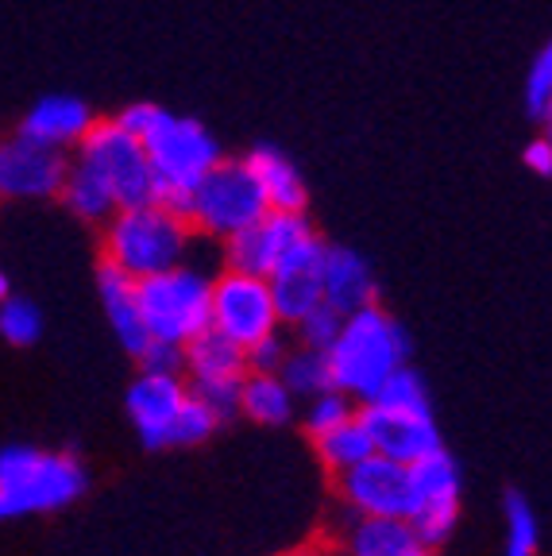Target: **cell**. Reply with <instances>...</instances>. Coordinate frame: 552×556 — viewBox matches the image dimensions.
I'll list each match as a JSON object with an SVG mask.
<instances>
[{
  "instance_id": "cell-1",
  "label": "cell",
  "mask_w": 552,
  "mask_h": 556,
  "mask_svg": "<svg viewBox=\"0 0 552 556\" xmlns=\"http://www.w3.org/2000/svg\"><path fill=\"white\" fill-rule=\"evenodd\" d=\"M198 232L181 208L151 198L116 208L101 225V263L124 270L128 278H147L186 263Z\"/></svg>"
},
{
  "instance_id": "cell-2",
  "label": "cell",
  "mask_w": 552,
  "mask_h": 556,
  "mask_svg": "<svg viewBox=\"0 0 552 556\" xmlns=\"http://www.w3.org/2000/svg\"><path fill=\"white\" fill-rule=\"evenodd\" d=\"M406 329L382 309L379 302L348 313L337 340L328 344V371L333 387L352 394L355 402H372L382 382L406 364Z\"/></svg>"
},
{
  "instance_id": "cell-3",
  "label": "cell",
  "mask_w": 552,
  "mask_h": 556,
  "mask_svg": "<svg viewBox=\"0 0 552 556\" xmlns=\"http://www.w3.org/2000/svg\"><path fill=\"white\" fill-rule=\"evenodd\" d=\"M89 486L86 464L74 452H47L35 444L0 448V514L32 518V514L66 510Z\"/></svg>"
},
{
  "instance_id": "cell-4",
  "label": "cell",
  "mask_w": 552,
  "mask_h": 556,
  "mask_svg": "<svg viewBox=\"0 0 552 556\" xmlns=\"http://www.w3.org/2000/svg\"><path fill=\"white\" fill-rule=\"evenodd\" d=\"M143 148L151 159V170H155V198L181 208V213L190 205V193L201 186V178L225 159V151L205 124L193 116H174L166 109L143 131Z\"/></svg>"
},
{
  "instance_id": "cell-5",
  "label": "cell",
  "mask_w": 552,
  "mask_h": 556,
  "mask_svg": "<svg viewBox=\"0 0 552 556\" xmlns=\"http://www.w3.org/2000/svg\"><path fill=\"white\" fill-rule=\"evenodd\" d=\"M136 302L143 329L159 344L186 348L209 329L213 313V275L190 263H178L159 275L136 278Z\"/></svg>"
},
{
  "instance_id": "cell-6",
  "label": "cell",
  "mask_w": 552,
  "mask_h": 556,
  "mask_svg": "<svg viewBox=\"0 0 552 556\" xmlns=\"http://www.w3.org/2000/svg\"><path fill=\"white\" fill-rule=\"evenodd\" d=\"M263 213H267V201H263L260 182L251 178L243 159H221L201 178V186L190 193V205H186L193 232L221 243L240 228H248L251 220H260Z\"/></svg>"
},
{
  "instance_id": "cell-7",
  "label": "cell",
  "mask_w": 552,
  "mask_h": 556,
  "mask_svg": "<svg viewBox=\"0 0 552 556\" xmlns=\"http://www.w3.org/2000/svg\"><path fill=\"white\" fill-rule=\"evenodd\" d=\"M70 155L81 159V163L101 174L104 182H109V190H113L116 208L155 198V170H151L143 139L124 128L116 116L93 121V128L86 131V139Z\"/></svg>"
},
{
  "instance_id": "cell-8",
  "label": "cell",
  "mask_w": 552,
  "mask_h": 556,
  "mask_svg": "<svg viewBox=\"0 0 552 556\" xmlns=\"http://www.w3.org/2000/svg\"><path fill=\"white\" fill-rule=\"evenodd\" d=\"M283 317H278L275 290L263 275L251 270L225 267L213 275V313H209V329L228 337L248 352L251 344H260L263 337L278 332Z\"/></svg>"
},
{
  "instance_id": "cell-9",
  "label": "cell",
  "mask_w": 552,
  "mask_h": 556,
  "mask_svg": "<svg viewBox=\"0 0 552 556\" xmlns=\"http://www.w3.org/2000/svg\"><path fill=\"white\" fill-rule=\"evenodd\" d=\"M460 518V468L449 452L437 448L410 464V530L417 545H440L449 541Z\"/></svg>"
},
{
  "instance_id": "cell-10",
  "label": "cell",
  "mask_w": 552,
  "mask_h": 556,
  "mask_svg": "<svg viewBox=\"0 0 552 556\" xmlns=\"http://www.w3.org/2000/svg\"><path fill=\"white\" fill-rule=\"evenodd\" d=\"M181 371L190 375V391L213 409L221 421L240 414V382L248 375V352L221 337L216 329H205L186 344V364Z\"/></svg>"
},
{
  "instance_id": "cell-11",
  "label": "cell",
  "mask_w": 552,
  "mask_h": 556,
  "mask_svg": "<svg viewBox=\"0 0 552 556\" xmlns=\"http://www.w3.org/2000/svg\"><path fill=\"white\" fill-rule=\"evenodd\" d=\"M70 170L66 151L35 143L27 136H9L0 143V198L4 201H47L59 198Z\"/></svg>"
},
{
  "instance_id": "cell-12",
  "label": "cell",
  "mask_w": 552,
  "mask_h": 556,
  "mask_svg": "<svg viewBox=\"0 0 552 556\" xmlns=\"http://www.w3.org/2000/svg\"><path fill=\"white\" fill-rule=\"evenodd\" d=\"M337 479L340 503L352 514H387V518L410 514V464H398L375 452L355 468L340 471Z\"/></svg>"
},
{
  "instance_id": "cell-13",
  "label": "cell",
  "mask_w": 552,
  "mask_h": 556,
  "mask_svg": "<svg viewBox=\"0 0 552 556\" xmlns=\"http://www.w3.org/2000/svg\"><path fill=\"white\" fill-rule=\"evenodd\" d=\"M310 232H313V225L305 220V213H278V208H267L260 220H251L248 228H240V232L225 240L228 267L267 278L271 270L283 263V255L290 252L293 243L305 240Z\"/></svg>"
},
{
  "instance_id": "cell-14",
  "label": "cell",
  "mask_w": 552,
  "mask_h": 556,
  "mask_svg": "<svg viewBox=\"0 0 552 556\" xmlns=\"http://www.w3.org/2000/svg\"><path fill=\"white\" fill-rule=\"evenodd\" d=\"M325 248L317 232L298 240L290 252L283 255L275 270L267 275L271 290H275V305L283 325H298L305 313H313L325 302V287H321V267H325Z\"/></svg>"
},
{
  "instance_id": "cell-15",
  "label": "cell",
  "mask_w": 552,
  "mask_h": 556,
  "mask_svg": "<svg viewBox=\"0 0 552 556\" xmlns=\"http://www.w3.org/2000/svg\"><path fill=\"white\" fill-rule=\"evenodd\" d=\"M186 399L190 387L178 371H147V367L139 371V379L128 387V417L147 448H171L174 421Z\"/></svg>"
},
{
  "instance_id": "cell-16",
  "label": "cell",
  "mask_w": 552,
  "mask_h": 556,
  "mask_svg": "<svg viewBox=\"0 0 552 556\" xmlns=\"http://www.w3.org/2000/svg\"><path fill=\"white\" fill-rule=\"evenodd\" d=\"M360 417L367 433H372L375 452H382V456H390L398 464H417L422 456L440 448L437 421H432L429 409H382L363 402Z\"/></svg>"
},
{
  "instance_id": "cell-17",
  "label": "cell",
  "mask_w": 552,
  "mask_h": 556,
  "mask_svg": "<svg viewBox=\"0 0 552 556\" xmlns=\"http://www.w3.org/2000/svg\"><path fill=\"white\" fill-rule=\"evenodd\" d=\"M93 121L97 116H93V109H89V101H81V97H74V93H51L27 109L16 131L35 139V143H47V148L66 151L70 155V151L86 139V131L93 128Z\"/></svg>"
},
{
  "instance_id": "cell-18",
  "label": "cell",
  "mask_w": 552,
  "mask_h": 556,
  "mask_svg": "<svg viewBox=\"0 0 552 556\" xmlns=\"http://www.w3.org/2000/svg\"><path fill=\"white\" fill-rule=\"evenodd\" d=\"M321 287H325V305L337 313H355L363 305L379 302V287L363 255L352 248H325V267H321Z\"/></svg>"
},
{
  "instance_id": "cell-19",
  "label": "cell",
  "mask_w": 552,
  "mask_h": 556,
  "mask_svg": "<svg viewBox=\"0 0 552 556\" xmlns=\"http://www.w3.org/2000/svg\"><path fill=\"white\" fill-rule=\"evenodd\" d=\"M97 294H101V309H104V317H109V325H113L121 348L128 352V356L139 359L143 356V348L151 344V337H147L143 317H139L136 278H128L124 270L101 263V270H97Z\"/></svg>"
},
{
  "instance_id": "cell-20",
  "label": "cell",
  "mask_w": 552,
  "mask_h": 556,
  "mask_svg": "<svg viewBox=\"0 0 552 556\" xmlns=\"http://www.w3.org/2000/svg\"><path fill=\"white\" fill-rule=\"evenodd\" d=\"M243 163H248L251 178L260 182V193H263V201H267V208H278V213H305L310 193H305L298 166H293L283 151L263 143V148H251L248 155H243Z\"/></svg>"
},
{
  "instance_id": "cell-21",
  "label": "cell",
  "mask_w": 552,
  "mask_h": 556,
  "mask_svg": "<svg viewBox=\"0 0 552 556\" xmlns=\"http://www.w3.org/2000/svg\"><path fill=\"white\" fill-rule=\"evenodd\" d=\"M414 545L410 521L387 514H352L344 533V556H402Z\"/></svg>"
},
{
  "instance_id": "cell-22",
  "label": "cell",
  "mask_w": 552,
  "mask_h": 556,
  "mask_svg": "<svg viewBox=\"0 0 552 556\" xmlns=\"http://www.w3.org/2000/svg\"><path fill=\"white\" fill-rule=\"evenodd\" d=\"M59 201L78 220H86V225H104V220L116 213V198H113V190H109V182H104L93 166H86L74 155H70V170H66V178H62Z\"/></svg>"
},
{
  "instance_id": "cell-23",
  "label": "cell",
  "mask_w": 552,
  "mask_h": 556,
  "mask_svg": "<svg viewBox=\"0 0 552 556\" xmlns=\"http://www.w3.org/2000/svg\"><path fill=\"white\" fill-rule=\"evenodd\" d=\"M298 394L286 387L278 371H248L240 382V414L260 426H286L293 417Z\"/></svg>"
},
{
  "instance_id": "cell-24",
  "label": "cell",
  "mask_w": 552,
  "mask_h": 556,
  "mask_svg": "<svg viewBox=\"0 0 552 556\" xmlns=\"http://www.w3.org/2000/svg\"><path fill=\"white\" fill-rule=\"evenodd\" d=\"M317 441V456L321 464H325L328 471H348L355 468V464H363L367 456H375V441L372 433H367V426H363V417H348L344 426L328 429V433L313 437Z\"/></svg>"
},
{
  "instance_id": "cell-25",
  "label": "cell",
  "mask_w": 552,
  "mask_h": 556,
  "mask_svg": "<svg viewBox=\"0 0 552 556\" xmlns=\"http://www.w3.org/2000/svg\"><path fill=\"white\" fill-rule=\"evenodd\" d=\"M278 375L286 379V387H290L298 399H313V394L328 391L333 387V371H328V356L321 352V348H310V344H298L286 352L283 367H278Z\"/></svg>"
},
{
  "instance_id": "cell-26",
  "label": "cell",
  "mask_w": 552,
  "mask_h": 556,
  "mask_svg": "<svg viewBox=\"0 0 552 556\" xmlns=\"http://www.w3.org/2000/svg\"><path fill=\"white\" fill-rule=\"evenodd\" d=\"M0 337L12 348H32L43 337V313L32 298H0Z\"/></svg>"
},
{
  "instance_id": "cell-27",
  "label": "cell",
  "mask_w": 552,
  "mask_h": 556,
  "mask_svg": "<svg viewBox=\"0 0 552 556\" xmlns=\"http://www.w3.org/2000/svg\"><path fill=\"white\" fill-rule=\"evenodd\" d=\"M541 548V526L534 506L522 495H506V556H537Z\"/></svg>"
},
{
  "instance_id": "cell-28",
  "label": "cell",
  "mask_w": 552,
  "mask_h": 556,
  "mask_svg": "<svg viewBox=\"0 0 552 556\" xmlns=\"http://www.w3.org/2000/svg\"><path fill=\"white\" fill-rule=\"evenodd\" d=\"M355 414H360V409H355L352 394H344L340 387H328V391H321L310 399V409H305V433L321 437V433H328V429L344 426L348 417H355Z\"/></svg>"
},
{
  "instance_id": "cell-29",
  "label": "cell",
  "mask_w": 552,
  "mask_h": 556,
  "mask_svg": "<svg viewBox=\"0 0 552 556\" xmlns=\"http://www.w3.org/2000/svg\"><path fill=\"white\" fill-rule=\"evenodd\" d=\"M372 406L382 409H429V394H425V382L417 379V371H410L406 364L398 367L379 391H375Z\"/></svg>"
},
{
  "instance_id": "cell-30",
  "label": "cell",
  "mask_w": 552,
  "mask_h": 556,
  "mask_svg": "<svg viewBox=\"0 0 552 556\" xmlns=\"http://www.w3.org/2000/svg\"><path fill=\"white\" fill-rule=\"evenodd\" d=\"M216 426H221V417H216L213 409H209L205 402L190 391V399H186V406H181L178 421H174L171 448H190V444L209 441V437L216 433Z\"/></svg>"
},
{
  "instance_id": "cell-31",
  "label": "cell",
  "mask_w": 552,
  "mask_h": 556,
  "mask_svg": "<svg viewBox=\"0 0 552 556\" xmlns=\"http://www.w3.org/2000/svg\"><path fill=\"white\" fill-rule=\"evenodd\" d=\"M340 325H344V313H337L333 305L321 302L317 309L305 313V317L293 325V329H298V344H310V348H321V352H328V344L337 340Z\"/></svg>"
},
{
  "instance_id": "cell-32",
  "label": "cell",
  "mask_w": 552,
  "mask_h": 556,
  "mask_svg": "<svg viewBox=\"0 0 552 556\" xmlns=\"http://www.w3.org/2000/svg\"><path fill=\"white\" fill-rule=\"evenodd\" d=\"M286 352H290V344H286L278 332H271V337H263L260 344L248 348V371H278Z\"/></svg>"
},
{
  "instance_id": "cell-33",
  "label": "cell",
  "mask_w": 552,
  "mask_h": 556,
  "mask_svg": "<svg viewBox=\"0 0 552 556\" xmlns=\"http://www.w3.org/2000/svg\"><path fill=\"white\" fill-rule=\"evenodd\" d=\"M139 364H143L147 371H178L181 375V364H186V348H178V344H159V340H151V344L143 348Z\"/></svg>"
},
{
  "instance_id": "cell-34",
  "label": "cell",
  "mask_w": 552,
  "mask_h": 556,
  "mask_svg": "<svg viewBox=\"0 0 552 556\" xmlns=\"http://www.w3.org/2000/svg\"><path fill=\"white\" fill-rule=\"evenodd\" d=\"M159 116H163V109H159V104H151V101H131L128 109H121V113H116V121H121L124 128L136 131V136L143 139V131L151 128V124H155Z\"/></svg>"
},
{
  "instance_id": "cell-35",
  "label": "cell",
  "mask_w": 552,
  "mask_h": 556,
  "mask_svg": "<svg viewBox=\"0 0 552 556\" xmlns=\"http://www.w3.org/2000/svg\"><path fill=\"white\" fill-rule=\"evenodd\" d=\"M522 159H526V166L534 174H541V178H552V143H549V139L537 136L534 143L522 151Z\"/></svg>"
},
{
  "instance_id": "cell-36",
  "label": "cell",
  "mask_w": 552,
  "mask_h": 556,
  "mask_svg": "<svg viewBox=\"0 0 552 556\" xmlns=\"http://www.w3.org/2000/svg\"><path fill=\"white\" fill-rule=\"evenodd\" d=\"M541 139H549V143H552V109L541 116Z\"/></svg>"
},
{
  "instance_id": "cell-37",
  "label": "cell",
  "mask_w": 552,
  "mask_h": 556,
  "mask_svg": "<svg viewBox=\"0 0 552 556\" xmlns=\"http://www.w3.org/2000/svg\"><path fill=\"white\" fill-rule=\"evenodd\" d=\"M283 556H325L321 548H293V553H283Z\"/></svg>"
},
{
  "instance_id": "cell-38",
  "label": "cell",
  "mask_w": 552,
  "mask_h": 556,
  "mask_svg": "<svg viewBox=\"0 0 552 556\" xmlns=\"http://www.w3.org/2000/svg\"><path fill=\"white\" fill-rule=\"evenodd\" d=\"M402 556H432V553H429V548H425V545H414V548H406V553H402Z\"/></svg>"
},
{
  "instance_id": "cell-39",
  "label": "cell",
  "mask_w": 552,
  "mask_h": 556,
  "mask_svg": "<svg viewBox=\"0 0 552 556\" xmlns=\"http://www.w3.org/2000/svg\"><path fill=\"white\" fill-rule=\"evenodd\" d=\"M0 298H9V275L0 270Z\"/></svg>"
},
{
  "instance_id": "cell-40",
  "label": "cell",
  "mask_w": 552,
  "mask_h": 556,
  "mask_svg": "<svg viewBox=\"0 0 552 556\" xmlns=\"http://www.w3.org/2000/svg\"><path fill=\"white\" fill-rule=\"evenodd\" d=\"M0 521H4V514H0Z\"/></svg>"
},
{
  "instance_id": "cell-41",
  "label": "cell",
  "mask_w": 552,
  "mask_h": 556,
  "mask_svg": "<svg viewBox=\"0 0 552 556\" xmlns=\"http://www.w3.org/2000/svg\"><path fill=\"white\" fill-rule=\"evenodd\" d=\"M549 109H552V104H549Z\"/></svg>"
}]
</instances>
